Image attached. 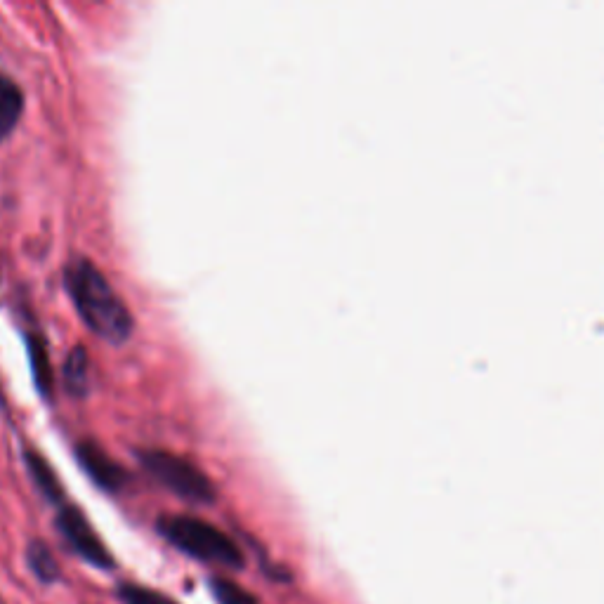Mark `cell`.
I'll list each match as a JSON object with an SVG mask.
<instances>
[{
    "label": "cell",
    "mask_w": 604,
    "mask_h": 604,
    "mask_svg": "<svg viewBox=\"0 0 604 604\" xmlns=\"http://www.w3.org/2000/svg\"><path fill=\"white\" fill-rule=\"evenodd\" d=\"M64 378H67V387L74 395H85L90 387V359L88 352L83 347H74L64 364Z\"/></svg>",
    "instance_id": "obj_8"
},
{
    "label": "cell",
    "mask_w": 604,
    "mask_h": 604,
    "mask_svg": "<svg viewBox=\"0 0 604 604\" xmlns=\"http://www.w3.org/2000/svg\"><path fill=\"white\" fill-rule=\"evenodd\" d=\"M24 458H26V468L31 472V479H34L36 487L41 489V494L48 498V501L62 503L64 501L62 484H59L55 470L50 468L48 461H43L36 451H26Z\"/></svg>",
    "instance_id": "obj_7"
},
{
    "label": "cell",
    "mask_w": 604,
    "mask_h": 604,
    "mask_svg": "<svg viewBox=\"0 0 604 604\" xmlns=\"http://www.w3.org/2000/svg\"><path fill=\"white\" fill-rule=\"evenodd\" d=\"M210 590H213V597L218 604H260L258 597L248 593L244 586H239L236 581L222 579V576L210 581Z\"/></svg>",
    "instance_id": "obj_10"
},
{
    "label": "cell",
    "mask_w": 604,
    "mask_h": 604,
    "mask_svg": "<svg viewBox=\"0 0 604 604\" xmlns=\"http://www.w3.org/2000/svg\"><path fill=\"white\" fill-rule=\"evenodd\" d=\"M29 359H31V373H34L36 387L41 390V395H52V369L48 347L41 343V338H29Z\"/></svg>",
    "instance_id": "obj_9"
},
{
    "label": "cell",
    "mask_w": 604,
    "mask_h": 604,
    "mask_svg": "<svg viewBox=\"0 0 604 604\" xmlns=\"http://www.w3.org/2000/svg\"><path fill=\"white\" fill-rule=\"evenodd\" d=\"M22 111H24L22 90H19V85L12 81V78L0 74V142L15 130Z\"/></svg>",
    "instance_id": "obj_6"
},
{
    "label": "cell",
    "mask_w": 604,
    "mask_h": 604,
    "mask_svg": "<svg viewBox=\"0 0 604 604\" xmlns=\"http://www.w3.org/2000/svg\"><path fill=\"white\" fill-rule=\"evenodd\" d=\"M140 463L156 482L163 484L175 496L185 498L189 503H213L215 487L206 472L196 468L192 461L177 456L173 451L147 449L140 453Z\"/></svg>",
    "instance_id": "obj_3"
},
{
    "label": "cell",
    "mask_w": 604,
    "mask_h": 604,
    "mask_svg": "<svg viewBox=\"0 0 604 604\" xmlns=\"http://www.w3.org/2000/svg\"><path fill=\"white\" fill-rule=\"evenodd\" d=\"M118 597L123 604H180L173 597L159 593V590L147 586H135V583H123L118 588Z\"/></svg>",
    "instance_id": "obj_12"
},
{
    "label": "cell",
    "mask_w": 604,
    "mask_h": 604,
    "mask_svg": "<svg viewBox=\"0 0 604 604\" xmlns=\"http://www.w3.org/2000/svg\"><path fill=\"white\" fill-rule=\"evenodd\" d=\"M67 288L83 324L95 336L114 345L126 343L133 333V314L93 262L76 260L69 265Z\"/></svg>",
    "instance_id": "obj_1"
},
{
    "label": "cell",
    "mask_w": 604,
    "mask_h": 604,
    "mask_svg": "<svg viewBox=\"0 0 604 604\" xmlns=\"http://www.w3.org/2000/svg\"><path fill=\"white\" fill-rule=\"evenodd\" d=\"M159 531L166 536L170 546L194 560L222 564L229 569L244 567V553L236 546L234 538L199 517L166 515L159 520Z\"/></svg>",
    "instance_id": "obj_2"
},
{
    "label": "cell",
    "mask_w": 604,
    "mask_h": 604,
    "mask_svg": "<svg viewBox=\"0 0 604 604\" xmlns=\"http://www.w3.org/2000/svg\"><path fill=\"white\" fill-rule=\"evenodd\" d=\"M57 529L81 560L93 564L97 569L114 567V557H111L109 548L97 536L93 524L85 520L83 512L74 508V505H62L57 515Z\"/></svg>",
    "instance_id": "obj_4"
},
{
    "label": "cell",
    "mask_w": 604,
    "mask_h": 604,
    "mask_svg": "<svg viewBox=\"0 0 604 604\" xmlns=\"http://www.w3.org/2000/svg\"><path fill=\"white\" fill-rule=\"evenodd\" d=\"M76 461L85 470V475L93 479L100 489L121 491L126 487L128 482L126 470H123L100 444L88 442V439L81 444H76Z\"/></svg>",
    "instance_id": "obj_5"
},
{
    "label": "cell",
    "mask_w": 604,
    "mask_h": 604,
    "mask_svg": "<svg viewBox=\"0 0 604 604\" xmlns=\"http://www.w3.org/2000/svg\"><path fill=\"white\" fill-rule=\"evenodd\" d=\"M29 567L41 581H55L59 576L57 560L52 557L50 548L43 546L41 541H34L29 546Z\"/></svg>",
    "instance_id": "obj_11"
}]
</instances>
